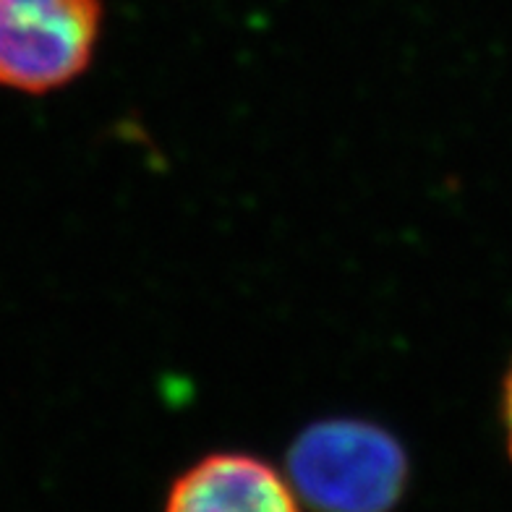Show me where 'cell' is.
<instances>
[{"instance_id": "3957f363", "label": "cell", "mask_w": 512, "mask_h": 512, "mask_svg": "<svg viewBox=\"0 0 512 512\" xmlns=\"http://www.w3.org/2000/svg\"><path fill=\"white\" fill-rule=\"evenodd\" d=\"M165 512H304L288 473L249 452H212L173 481Z\"/></svg>"}, {"instance_id": "6da1fadb", "label": "cell", "mask_w": 512, "mask_h": 512, "mask_svg": "<svg viewBox=\"0 0 512 512\" xmlns=\"http://www.w3.org/2000/svg\"><path fill=\"white\" fill-rule=\"evenodd\" d=\"M288 479L314 512H390L405 492L408 458L382 426L330 418L298 434Z\"/></svg>"}, {"instance_id": "7a4b0ae2", "label": "cell", "mask_w": 512, "mask_h": 512, "mask_svg": "<svg viewBox=\"0 0 512 512\" xmlns=\"http://www.w3.org/2000/svg\"><path fill=\"white\" fill-rule=\"evenodd\" d=\"M102 16V0H0V87H68L95 58Z\"/></svg>"}, {"instance_id": "277c9868", "label": "cell", "mask_w": 512, "mask_h": 512, "mask_svg": "<svg viewBox=\"0 0 512 512\" xmlns=\"http://www.w3.org/2000/svg\"><path fill=\"white\" fill-rule=\"evenodd\" d=\"M502 426H505L507 452L512 458V364L507 366V374L502 379Z\"/></svg>"}]
</instances>
